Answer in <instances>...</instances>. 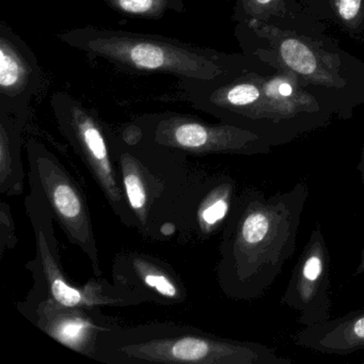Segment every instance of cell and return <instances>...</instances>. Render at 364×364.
I'll list each match as a JSON object with an SVG mask.
<instances>
[{"instance_id": "obj_1", "label": "cell", "mask_w": 364, "mask_h": 364, "mask_svg": "<svg viewBox=\"0 0 364 364\" xmlns=\"http://www.w3.org/2000/svg\"><path fill=\"white\" fill-rule=\"evenodd\" d=\"M309 187L267 196L250 191L234 210L225 244L223 274L228 291L242 299H257L272 287L297 244Z\"/></svg>"}, {"instance_id": "obj_21", "label": "cell", "mask_w": 364, "mask_h": 364, "mask_svg": "<svg viewBox=\"0 0 364 364\" xmlns=\"http://www.w3.org/2000/svg\"><path fill=\"white\" fill-rule=\"evenodd\" d=\"M364 274V248L362 250L359 263H358V266L355 269V276H359V274Z\"/></svg>"}, {"instance_id": "obj_15", "label": "cell", "mask_w": 364, "mask_h": 364, "mask_svg": "<svg viewBox=\"0 0 364 364\" xmlns=\"http://www.w3.org/2000/svg\"><path fill=\"white\" fill-rule=\"evenodd\" d=\"M232 185L227 183L218 196L202 210V220L208 227H214L227 217L231 202Z\"/></svg>"}, {"instance_id": "obj_6", "label": "cell", "mask_w": 364, "mask_h": 364, "mask_svg": "<svg viewBox=\"0 0 364 364\" xmlns=\"http://www.w3.org/2000/svg\"><path fill=\"white\" fill-rule=\"evenodd\" d=\"M53 105L61 131L82 157L116 212L123 215V191L97 121L84 108L63 95L55 97Z\"/></svg>"}, {"instance_id": "obj_19", "label": "cell", "mask_w": 364, "mask_h": 364, "mask_svg": "<svg viewBox=\"0 0 364 364\" xmlns=\"http://www.w3.org/2000/svg\"><path fill=\"white\" fill-rule=\"evenodd\" d=\"M361 0H341L340 14L345 20H351L357 16Z\"/></svg>"}, {"instance_id": "obj_22", "label": "cell", "mask_w": 364, "mask_h": 364, "mask_svg": "<svg viewBox=\"0 0 364 364\" xmlns=\"http://www.w3.org/2000/svg\"><path fill=\"white\" fill-rule=\"evenodd\" d=\"M279 91H280V93L283 95V97H289V95H291V87L289 86V85L283 84L281 85Z\"/></svg>"}, {"instance_id": "obj_23", "label": "cell", "mask_w": 364, "mask_h": 364, "mask_svg": "<svg viewBox=\"0 0 364 364\" xmlns=\"http://www.w3.org/2000/svg\"><path fill=\"white\" fill-rule=\"evenodd\" d=\"M259 4H268L269 1H272V0H257Z\"/></svg>"}, {"instance_id": "obj_11", "label": "cell", "mask_w": 364, "mask_h": 364, "mask_svg": "<svg viewBox=\"0 0 364 364\" xmlns=\"http://www.w3.org/2000/svg\"><path fill=\"white\" fill-rule=\"evenodd\" d=\"M38 325L65 346L88 353L95 344L97 326L78 308L65 306L54 300H46L38 308Z\"/></svg>"}, {"instance_id": "obj_2", "label": "cell", "mask_w": 364, "mask_h": 364, "mask_svg": "<svg viewBox=\"0 0 364 364\" xmlns=\"http://www.w3.org/2000/svg\"><path fill=\"white\" fill-rule=\"evenodd\" d=\"M60 39L134 71L173 74L193 82L210 80L214 72L213 59L201 48L159 36L86 27L63 33Z\"/></svg>"}, {"instance_id": "obj_5", "label": "cell", "mask_w": 364, "mask_h": 364, "mask_svg": "<svg viewBox=\"0 0 364 364\" xmlns=\"http://www.w3.org/2000/svg\"><path fill=\"white\" fill-rule=\"evenodd\" d=\"M331 259L321 227L316 223L298 257L281 304L299 313L304 327L331 318Z\"/></svg>"}, {"instance_id": "obj_14", "label": "cell", "mask_w": 364, "mask_h": 364, "mask_svg": "<svg viewBox=\"0 0 364 364\" xmlns=\"http://www.w3.org/2000/svg\"><path fill=\"white\" fill-rule=\"evenodd\" d=\"M283 60L289 68L298 73L309 75L316 69L314 55L301 42L297 40H287L281 46Z\"/></svg>"}, {"instance_id": "obj_12", "label": "cell", "mask_w": 364, "mask_h": 364, "mask_svg": "<svg viewBox=\"0 0 364 364\" xmlns=\"http://www.w3.org/2000/svg\"><path fill=\"white\" fill-rule=\"evenodd\" d=\"M18 135L10 114L1 112L0 134V185L1 191L18 193L22 188L23 169L18 155Z\"/></svg>"}, {"instance_id": "obj_13", "label": "cell", "mask_w": 364, "mask_h": 364, "mask_svg": "<svg viewBox=\"0 0 364 364\" xmlns=\"http://www.w3.org/2000/svg\"><path fill=\"white\" fill-rule=\"evenodd\" d=\"M122 173L123 186L129 206L139 217L140 220H144L148 204L146 184L139 170L136 168L135 161L129 156L122 159Z\"/></svg>"}, {"instance_id": "obj_8", "label": "cell", "mask_w": 364, "mask_h": 364, "mask_svg": "<svg viewBox=\"0 0 364 364\" xmlns=\"http://www.w3.org/2000/svg\"><path fill=\"white\" fill-rule=\"evenodd\" d=\"M155 141L164 146L196 152H233L255 154L268 152L255 144L253 138L238 137L228 129L208 127L183 117H166L156 123Z\"/></svg>"}, {"instance_id": "obj_18", "label": "cell", "mask_w": 364, "mask_h": 364, "mask_svg": "<svg viewBox=\"0 0 364 364\" xmlns=\"http://www.w3.org/2000/svg\"><path fill=\"white\" fill-rule=\"evenodd\" d=\"M144 281L149 287L156 289L161 295L168 298L178 297V289L168 277L161 272H148L144 274Z\"/></svg>"}, {"instance_id": "obj_16", "label": "cell", "mask_w": 364, "mask_h": 364, "mask_svg": "<svg viewBox=\"0 0 364 364\" xmlns=\"http://www.w3.org/2000/svg\"><path fill=\"white\" fill-rule=\"evenodd\" d=\"M121 11L140 16H154L165 8L167 0H112Z\"/></svg>"}, {"instance_id": "obj_3", "label": "cell", "mask_w": 364, "mask_h": 364, "mask_svg": "<svg viewBox=\"0 0 364 364\" xmlns=\"http://www.w3.org/2000/svg\"><path fill=\"white\" fill-rule=\"evenodd\" d=\"M29 163L31 184L43 195L70 240L88 255L97 274H101L88 208L77 185L44 149L29 148Z\"/></svg>"}, {"instance_id": "obj_20", "label": "cell", "mask_w": 364, "mask_h": 364, "mask_svg": "<svg viewBox=\"0 0 364 364\" xmlns=\"http://www.w3.org/2000/svg\"><path fill=\"white\" fill-rule=\"evenodd\" d=\"M357 171L360 174V180H361L362 187L364 189V150L362 152L361 159H360L359 164L357 165Z\"/></svg>"}, {"instance_id": "obj_9", "label": "cell", "mask_w": 364, "mask_h": 364, "mask_svg": "<svg viewBox=\"0 0 364 364\" xmlns=\"http://www.w3.org/2000/svg\"><path fill=\"white\" fill-rule=\"evenodd\" d=\"M41 74L36 57L11 31L0 33V103L1 112L16 114L26 109L37 92Z\"/></svg>"}, {"instance_id": "obj_7", "label": "cell", "mask_w": 364, "mask_h": 364, "mask_svg": "<svg viewBox=\"0 0 364 364\" xmlns=\"http://www.w3.org/2000/svg\"><path fill=\"white\" fill-rule=\"evenodd\" d=\"M31 195L26 199L27 213L35 229L42 272L52 299L57 304L72 308L116 302L112 298L100 295L95 289H78L68 282L54 255L52 210L37 186L31 184Z\"/></svg>"}, {"instance_id": "obj_4", "label": "cell", "mask_w": 364, "mask_h": 364, "mask_svg": "<svg viewBox=\"0 0 364 364\" xmlns=\"http://www.w3.org/2000/svg\"><path fill=\"white\" fill-rule=\"evenodd\" d=\"M122 353L139 361L202 364H291L267 345L223 338L181 336L153 340L122 348Z\"/></svg>"}, {"instance_id": "obj_10", "label": "cell", "mask_w": 364, "mask_h": 364, "mask_svg": "<svg viewBox=\"0 0 364 364\" xmlns=\"http://www.w3.org/2000/svg\"><path fill=\"white\" fill-rule=\"evenodd\" d=\"M301 348L329 355H348L364 349V308L323 323L306 326L294 336Z\"/></svg>"}, {"instance_id": "obj_17", "label": "cell", "mask_w": 364, "mask_h": 364, "mask_svg": "<svg viewBox=\"0 0 364 364\" xmlns=\"http://www.w3.org/2000/svg\"><path fill=\"white\" fill-rule=\"evenodd\" d=\"M259 97V90L252 85H238L228 91L227 101L233 106H246L255 103Z\"/></svg>"}]
</instances>
